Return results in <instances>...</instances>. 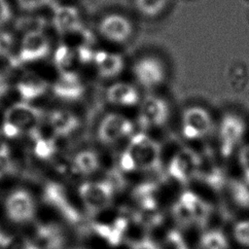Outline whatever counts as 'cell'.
<instances>
[{
  "label": "cell",
  "instance_id": "cell-1",
  "mask_svg": "<svg viewBox=\"0 0 249 249\" xmlns=\"http://www.w3.org/2000/svg\"><path fill=\"white\" fill-rule=\"evenodd\" d=\"M42 120V111L32 103L16 102L4 113L1 134L9 139H15L22 133L31 134L39 128Z\"/></svg>",
  "mask_w": 249,
  "mask_h": 249
},
{
  "label": "cell",
  "instance_id": "cell-2",
  "mask_svg": "<svg viewBox=\"0 0 249 249\" xmlns=\"http://www.w3.org/2000/svg\"><path fill=\"white\" fill-rule=\"evenodd\" d=\"M2 212L11 225L16 227L26 226L36 216L37 204L35 197L26 188H13L3 197Z\"/></svg>",
  "mask_w": 249,
  "mask_h": 249
},
{
  "label": "cell",
  "instance_id": "cell-3",
  "mask_svg": "<svg viewBox=\"0 0 249 249\" xmlns=\"http://www.w3.org/2000/svg\"><path fill=\"white\" fill-rule=\"evenodd\" d=\"M52 53V44L44 30L24 32L18 40L16 65L38 63L46 59Z\"/></svg>",
  "mask_w": 249,
  "mask_h": 249
},
{
  "label": "cell",
  "instance_id": "cell-4",
  "mask_svg": "<svg viewBox=\"0 0 249 249\" xmlns=\"http://www.w3.org/2000/svg\"><path fill=\"white\" fill-rule=\"evenodd\" d=\"M127 150L131 154L137 168L145 171H158L160 169V145L149 135L143 132L134 134L130 139Z\"/></svg>",
  "mask_w": 249,
  "mask_h": 249
},
{
  "label": "cell",
  "instance_id": "cell-5",
  "mask_svg": "<svg viewBox=\"0 0 249 249\" xmlns=\"http://www.w3.org/2000/svg\"><path fill=\"white\" fill-rule=\"evenodd\" d=\"M115 192L114 185L108 179L84 182L78 189V194L85 208L92 215L104 211L111 205Z\"/></svg>",
  "mask_w": 249,
  "mask_h": 249
},
{
  "label": "cell",
  "instance_id": "cell-6",
  "mask_svg": "<svg viewBox=\"0 0 249 249\" xmlns=\"http://www.w3.org/2000/svg\"><path fill=\"white\" fill-rule=\"evenodd\" d=\"M131 72L138 85L147 89L160 87L166 77L163 62L155 55L139 57L133 62Z\"/></svg>",
  "mask_w": 249,
  "mask_h": 249
},
{
  "label": "cell",
  "instance_id": "cell-7",
  "mask_svg": "<svg viewBox=\"0 0 249 249\" xmlns=\"http://www.w3.org/2000/svg\"><path fill=\"white\" fill-rule=\"evenodd\" d=\"M99 35L114 44L127 42L133 34V24L125 16L111 13L103 16L97 24Z\"/></svg>",
  "mask_w": 249,
  "mask_h": 249
},
{
  "label": "cell",
  "instance_id": "cell-8",
  "mask_svg": "<svg viewBox=\"0 0 249 249\" xmlns=\"http://www.w3.org/2000/svg\"><path fill=\"white\" fill-rule=\"evenodd\" d=\"M200 155L191 148L179 150L169 161L167 171L171 178L181 184H187L196 177Z\"/></svg>",
  "mask_w": 249,
  "mask_h": 249
},
{
  "label": "cell",
  "instance_id": "cell-9",
  "mask_svg": "<svg viewBox=\"0 0 249 249\" xmlns=\"http://www.w3.org/2000/svg\"><path fill=\"white\" fill-rule=\"evenodd\" d=\"M246 125L241 117L229 113L225 115L220 124L219 138L220 150L224 158L230 157L241 142Z\"/></svg>",
  "mask_w": 249,
  "mask_h": 249
},
{
  "label": "cell",
  "instance_id": "cell-10",
  "mask_svg": "<svg viewBox=\"0 0 249 249\" xmlns=\"http://www.w3.org/2000/svg\"><path fill=\"white\" fill-rule=\"evenodd\" d=\"M182 132L187 139H198L206 136L212 129V118L201 106H190L182 115Z\"/></svg>",
  "mask_w": 249,
  "mask_h": 249
},
{
  "label": "cell",
  "instance_id": "cell-11",
  "mask_svg": "<svg viewBox=\"0 0 249 249\" xmlns=\"http://www.w3.org/2000/svg\"><path fill=\"white\" fill-rule=\"evenodd\" d=\"M133 124L124 115L109 113L99 123L97 136L103 144H113L127 137L133 131Z\"/></svg>",
  "mask_w": 249,
  "mask_h": 249
},
{
  "label": "cell",
  "instance_id": "cell-12",
  "mask_svg": "<svg viewBox=\"0 0 249 249\" xmlns=\"http://www.w3.org/2000/svg\"><path fill=\"white\" fill-rule=\"evenodd\" d=\"M44 201L57 210L71 224L80 223L81 214L70 202L63 186L55 182H48L43 189Z\"/></svg>",
  "mask_w": 249,
  "mask_h": 249
},
{
  "label": "cell",
  "instance_id": "cell-13",
  "mask_svg": "<svg viewBox=\"0 0 249 249\" xmlns=\"http://www.w3.org/2000/svg\"><path fill=\"white\" fill-rule=\"evenodd\" d=\"M50 89L56 98L67 102L80 100L86 91L81 76L73 70L58 72V76Z\"/></svg>",
  "mask_w": 249,
  "mask_h": 249
},
{
  "label": "cell",
  "instance_id": "cell-14",
  "mask_svg": "<svg viewBox=\"0 0 249 249\" xmlns=\"http://www.w3.org/2000/svg\"><path fill=\"white\" fill-rule=\"evenodd\" d=\"M169 116V106L165 99L158 95H147L140 103L138 121L142 127L163 125Z\"/></svg>",
  "mask_w": 249,
  "mask_h": 249
},
{
  "label": "cell",
  "instance_id": "cell-15",
  "mask_svg": "<svg viewBox=\"0 0 249 249\" xmlns=\"http://www.w3.org/2000/svg\"><path fill=\"white\" fill-rule=\"evenodd\" d=\"M52 24L62 35L80 32L83 30L81 12L73 5H58L53 11Z\"/></svg>",
  "mask_w": 249,
  "mask_h": 249
},
{
  "label": "cell",
  "instance_id": "cell-16",
  "mask_svg": "<svg viewBox=\"0 0 249 249\" xmlns=\"http://www.w3.org/2000/svg\"><path fill=\"white\" fill-rule=\"evenodd\" d=\"M49 89L50 85L44 78L32 73H24L18 79L15 85L19 101L27 103H32L41 98Z\"/></svg>",
  "mask_w": 249,
  "mask_h": 249
},
{
  "label": "cell",
  "instance_id": "cell-17",
  "mask_svg": "<svg viewBox=\"0 0 249 249\" xmlns=\"http://www.w3.org/2000/svg\"><path fill=\"white\" fill-rule=\"evenodd\" d=\"M92 65L99 77L103 79H114L123 73L124 59L118 53L97 50L93 56Z\"/></svg>",
  "mask_w": 249,
  "mask_h": 249
},
{
  "label": "cell",
  "instance_id": "cell-18",
  "mask_svg": "<svg viewBox=\"0 0 249 249\" xmlns=\"http://www.w3.org/2000/svg\"><path fill=\"white\" fill-rule=\"evenodd\" d=\"M106 100L116 106L131 107L140 101L138 89L126 82H116L110 85L105 91Z\"/></svg>",
  "mask_w": 249,
  "mask_h": 249
},
{
  "label": "cell",
  "instance_id": "cell-19",
  "mask_svg": "<svg viewBox=\"0 0 249 249\" xmlns=\"http://www.w3.org/2000/svg\"><path fill=\"white\" fill-rule=\"evenodd\" d=\"M196 177L214 190H221L226 182L222 168L217 164L210 153L200 155Z\"/></svg>",
  "mask_w": 249,
  "mask_h": 249
},
{
  "label": "cell",
  "instance_id": "cell-20",
  "mask_svg": "<svg viewBox=\"0 0 249 249\" xmlns=\"http://www.w3.org/2000/svg\"><path fill=\"white\" fill-rule=\"evenodd\" d=\"M48 124L55 135L67 136L79 127L80 121L70 110L54 109L48 116Z\"/></svg>",
  "mask_w": 249,
  "mask_h": 249
},
{
  "label": "cell",
  "instance_id": "cell-21",
  "mask_svg": "<svg viewBox=\"0 0 249 249\" xmlns=\"http://www.w3.org/2000/svg\"><path fill=\"white\" fill-rule=\"evenodd\" d=\"M178 200L189 210L194 224L201 228L207 224L211 214V207L199 196L191 191H185Z\"/></svg>",
  "mask_w": 249,
  "mask_h": 249
},
{
  "label": "cell",
  "instance_id": "cell-22",
  "mask_svg": "<svg viewBox=\"0 0 249 249\" xmlns=\"http://www.w3.org/2000/svg\"><path fill=\"white\" fill-rule=\"evenodd\" d=\"M34 242L40 249H61L64 244V235L57 225L43 223L35 229Z\"/></svg>",
  "mask_w": 249,
  "mask_h": 249
},
{
  "label": "cell",
  "instance_id": "cell-23",
  "mask_svg": "<svg viewBox=\"0 0 249 249\" xmlns=\"http://www.w3.org/2000/svg\"><path fill=\"white\" fill-rule=\"evenodd\" d=\"M128 220L124 217H118L110 224L95 223L92 228L94 231L110 245H119L127 230Z\"/></svg>",
  "mask_w": 249,
  "mask_h": 249
},
{
  "label": "cell",
  "instance_id": "cell-24",
  "mask_svg": "<svg viewBox=\"0 0 249 249\" xmlns=\"http://www.w3.org/2000/svg\"><path fill=\"white\" fill-rule=\"evenodd\" d=\"M133 197L140 210H157V186L153 183H143L133 191Z\"/></svg>",
  "mask_w": 249,
  "mask_h": 249
},
{
  "label": "cell",
  "instance_id": "cell-25",
  "mask_svg": "<svg viewBox=\"0 0 249 249\" xmlns=\"http://www.w3.org/2000/svg\"><path fill=\"white\" fill-rule=\"evenodd\" d=\"M72 166L75 171L84 175L94 173L100 166L97 154L90 150H84L77 153L72 160Z\"/></svg>",
  "mask_w": 249,
  "mask_h": 249
},
{
  "label": "cell",
  "instance_id": "cell-26",
  "mask_svg": "<svg viewBox=\"0 0 249 249\" xmlns=\"http://www.w3.org/2000/svg\"><path fill=\"white\" fill-rule=\"evenodd\" d=\"M30 135L33 141V155L36 158L40 160H50L53 157L56 152V145L53 139L42 136L39 129L33 131Z\"/></svg>",
  "mask_w": 249,
  "mask_h": 249
},
{
  "label": "cell",
  "instance_id": "cell-27",
  "mask_svg": "<svg viewBox=\"0 0 249 249\" xmlns=\"http://www.w3.org/2000/svg\"><path fill=\"white\" fill-rule=\"evenodd\" d=\"M18 40L7 28L0 29V58L16 64Z\"/></svg>",
  "mask_w": 249,
  "mask_h": 249
},
{
  "label": "cell",
  "instance_id": "cell-28",
  "mask_svg": "<svg viewBox=\"0 0 249 249\" xmlns=\"http://www.w3.org/2000/svg\"><path fill=\"white\" fill-rule=\"evenodd\" d=\"M171 0H133L136 11L145 18H156L168 6Z\"/></svg>",
  "mask_w": 249,
  "mask_h": 249
},
{
  "label": "cell",
  "instance_id": "cell-29",
  "mask_svg": "<svg viewBox=\"0 0 249 249\" xmlns=\"http://www.w3.org/2000/svg\"><path fill=\"white\" fill-rule=\"evenodd\" d=\"M76 58L75 51L66 44H60L53 53V60L58 72L71 70L70 65Z\"/></svg>",
  "mask_w": 249,
  "mask_h": 249
},
{
  "label": "cell",
  "instance_id": "cell-30",
  "mask_svg": "<svg viewBox=\"0 0 249 249\" xmlns=\"http://www.w3.org/2000/svg\"><path fill=\"white\" fill-rule=\"evenodd\" d=\"M202 249H229V243L225 234L219 231H209L200 238Z\"/></svg>",
  "mask_w": 249,
  "mask_h": 249
},
{
  "label": "cell",
  "instance_id": "cell-31",
  "mask_svg": "<svg viewBox=\"0 0 249 249\" xmlns=\"http://www.w3.org/2000/svg\"><path fill=\"white\" fill-rule=\"evenodd\" d=\"M230 191L235 203L242 207H249V183L244 180H232Z\"/></svg>",
  "mask_w": 249,
  "mask_h": 249
},
{
  "label": "cell",
  "instance_id": "cell-32",
  "mask_svg": "<svg viewBox=\"0 0 249 249\" xmlns=\"http://www.w3.org/2000/svg\"><path fill=\"white\" fill-rule=\"evenodd\" d=\"M171 212H172V216H173L175 222L180 227L187 228L194 224V220H193L191 213L179 200H177L172 205Z\"/></svg>",
  "mask_w": 249,
  "mask_h": 249
},
{
  "label": "cell",
  "instance_id": "cell-33",
  "mask_svg": "<svg viewBox=\"0 0 249 249\" xmlns=\"http://www.w3.org/2000/svg\"><path fill=\"white\" fill-rule=\"evenodd\" d=\"M232 233L240 245L249 248V220L237 222L233 227Z\"/></svg>",
  "mask_w": 249,
  "mask_h": 249
},
{
  "label": "cell",
  "instance_id": "cell-34",
  "mask_svg": "<svg viewBox=\"0 0 249 249\" xmlns=\"http://www.w3.org/2000/svg\"><path fill=\"white\" fill-rule=\"evenodd\" d=\"M53 0H16L18 7L25 13H35L52 4Z\"/></svg>",
  "mask_w": 249,
  "mask_h": 249
},
{
  "label": "cell",
  "instance_id": "cell-35",
  "mask_svg": "<svg viewBox=\"0 0 249 249\" xmlns=\"http://www.w3.org/2000/svg\"><path fill=\"white\" fill-rule=\"evenodd\" d=\"M15 17L14 9L10 0H0V29L10 24Z\"/></svg>",
  "mask_w": 249,
  "mask_h": 249
},
{
  "label": "cell",
  "instance_id": "cell-36",
  "mask_svg": "<svg viewBox=\"0 0 249 249\" xmlns=\"http://www.w3.org/2000/svg\"><path fill=\"white\" fill-rule=\"evenodd\" d=\"M5 249H40L34 241L22 236H13Z\"/></svg>",
  "mask_w": 249,
  "mask_h": 249
},
{
  "label": "cell",
  "instance_id": "cell-37",
  "mask_svg": "<svg viewBox=\"0 0 249 249\" xmlns=\"http://www.w3.org/2000/svg\"><path fill=\"white\" fill-rule=\"evenodd\" d=\"M75 53H76V58L79 61H81L84 64H87V63H91L92 64V60H93L95 51H93L89 45L79 46L76 49Z\"/></svg>",
  "mask_w": 249,
  "mask_h": 249
},
{
  "label": "cell",
  "instance_id": "cell-38",
  "mask_svg": "<svg viewBox=\"0 0 249 249\" xmlns=\"http://www.w3.org/2000/svg\"><path fill=\"white\" fill-rule=\"evenodd\" d=\"M167 243L173 248V249H189L188 245L184 241L182 235L177 231H171L167 234L166 237Z\"/></svg>",
  "mask_w": 249,
  "mask_h": 249
},
{
  "label": "cell",
  "instance_id": "cell-39",
  "mask_svg": "<svg viewBox=\"0 0 249 249\" xmlns=\"http://www.w3.org/2000/svg\"><path fill=\"white\" fill-rule=\"evenodd\" d=\"M120 167L123 171H125V172H130V171H133L137 168L136 163H135L131 154L129 153V151L127 149L121 156Z\"/></svg>",
  "mask_w": 249,
  "mask_h": 249
},
{
  "label": "cell",
  "instance_id": "cell-40",
  "mask_svg": "<svg viewBox=\"0 0 249 249\" xmlns=\"http://www.w3.org/2000/svg\"><path fill=\"white\" fill-rule=\"evenodd\" d=\"M239 161L244 169V178L243 180L249 183V145L241 148L239 152Z\"/></svg>",
  "mask_w": 249,
  "mask_h": 249
},
{
  "label": "cell",
  "instance_id": "cell-41",
  "mask_svg": "<svg viewBox=\"0 0 249 249\" xmlns=\"http://www.w3.org/2000/svg\"><path fill=\"white\" fill-rule=\"evenodd\" d=\"M131 249H161L155 241L149 238H141L131 244Z\"/></svg>",
  "mask_w": 249,
  "mask_h": 249
},
{
  "label": "cell",
  "instance_id": "cell-42",
  "mask_svg": "<svg viewBox=\"0 0 249 249\" xmlns=\"http://www.w3.org/2000/svg\"><path fill=\"white\" fill-rule=\"evenodd\" d=\"M10 89H11L10 80L5 74L0 72V101L3 100L8 95V93L10 92Z\"/></svg>",
  "mask_w": 249,
  "mask_h": 249
},
{
  "label": "cell",
  "instance_id": "cell-43",
  "mask_svg": "<svg viewBox=\"0 0 249 249\" xmlns=\"http://www.w3.org/2000/svg\"><path fill=\"white\" fill-rule=\"evenodd\" d=\"M189 249H190V248H189Z\"/></svg>",
  "mask_w": 249,
  "mask_h": 249
}]
</instances>
